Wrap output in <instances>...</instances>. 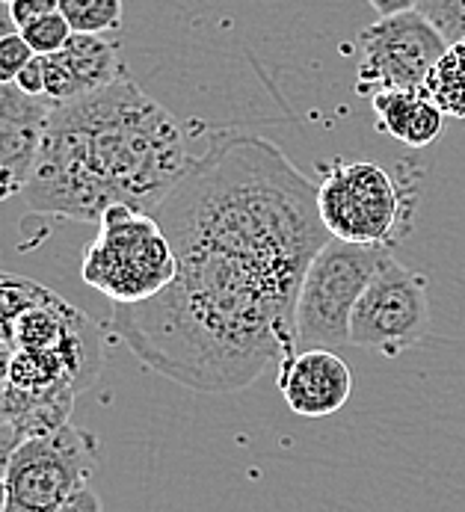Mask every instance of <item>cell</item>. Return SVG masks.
I'll return each instance as SVG.
<instances>
[{
	"instance_id": "603a6c76",
	"label": "cell",
	"mask_w": 465,
	"mask_h": 512,
	"mask_svg": "<svg viewBox=\"0 0 465 512\" xmlns=\"http://www.w3.org/2000/svg\"><path fill=\"white\" fill-rule=\"evenodd\" d=\"M371 9L380 15V18H391V15H403V12H412L418 6V0H368Z\"/></svg>"
},
{
	"instance_id": "6da1fadb",
	"label": "cell",
	"mask_w": 465,
	"mask_h": 512,
	"mask_svg": "<svg viewBox=\"0 0 465 512\" xmlns=\"http://www.w3.org/2000/svg\"><path fill=\"white\" fill-rule=\"evenodd\" d=\"M152 217L175 279L107 320L140 365L199 394H232L300 350L297 293L332 237L317 187L282 148L261 134L214 137Z\"/></svg>"
},
{
	"instance_id": "52a82bcc",
	"label": "cell",
	"mask_w": 465,
	"mask_h": 512,
	"mask_svg": "<svg viewBox=\"0 0 465 512\" xmlns=\"http://www.w3.org/2000/svg\"><path fill=\"white\" fill-rule=\"evenodd\" d=\"M388 252L391 249L329 240L311 258L294 308L300 350H329L350 344V317L356 311V302Z\"/></svg>"
},
{
	"instance_id": "e0dca14e",
	"label": "cell",
	"mask_w": 465,
	"mask_h": 512,
	"mask_svg": "<svg viewBox=\"0 0 465 512\" xmlns=\"http://www.w3.org/2000/svg\"><path fill=\"white\" fill-rule=\"evenodd\" d=\"M448 45L465 42V0H418L415 6Z\"/></svg>"
},
{
	"instance_id": "4fadbf2b",
	"label": "cell",
	"mask_w": 465,
	"mask_h": 512,
	"mask_svg": "<svg viewBox=\"0 0 465 512\" xmlns=\"http://www.w3.org/2000/svg\"><path fill=\"white\" fill-rule=\"evenodd\" d=\"M377 128L409 148L433 146L442 137L445 113L421 89H383L371 98Z\"/></svg>"
},
{
	"instance_id": "8fae6325",
	"label": "cell",
	"mask_w": 465,
	"mask_h": 512,
	"mask_svg": "<svg viewBox=\"0 0 465 512\" xmlns=\"http://www.w3.org/2000/svg\"><path fill=\"white\" fill-rule=\"evenodd\" d=\"M125 74L119 45L104 36L72 33L69 45L45 57V98L51 104H66L83 95L101 92Z\"/></svg>"
},
{
	"instance_id": "9a60e30c",
	"label": "cell",
	"mask_w": 465,
	"mask_h": 512,
	"mask_svg": "<svg viewBox=\"0 0 465 512\" xmlns=\"http://www.w3.org/2000/svg\"><path fill=\"white\" fill-rule=\"evenodd\" d=\"M60 15L72 33L104 36L122 27V0H60Z\"/></svg>"
},
{
	"instance_id": "5b68a950",
	"label": "cell",
	"mask_w": 465,
	"mask_h": 512,
	"mask_svg": "<svg viewBox=\"0 0 465 512\" xmlns=\"http://www.w3.org/2000/svg\"><path fill=\"white\" fill-rule=\"evenodd\" d=\"M80 258V279L113 305L155 299L175 279V252L160 222L128 205H113Z\"/></svg>"
},
{
	"instance_id": "cb8c5ba5",
	"label": "cell",
	"mask_w": 465,
	"mask_h": 512,
	"mask_svg": "<svg viewBox=\"0 0 465 512\" xmlns=\"http://www.w3.org/2000/svg\"><path fill=\"white\" fill-rule=\"evenodd\" d=\"M12 33H18V27H15V21H12L9 3L0 0V39H6V36H12Z\"/></svg>"
},
{
	"instance_id": "ba28073f",
	"label": "cell",
	"mask_w": 465,
	"mask_h": 512,
	"mask_svg": "<svg viewBox=\"0 0 465 512\" xmlns=\"http://www.w3.org/2000/svg\"><path fill=\"white\" fill-rule=\"evenodd\" d=\"M427 332V276L403 267L388 252L356 302V311L350 317V344L394 359L403 350L421 344Z\"/></svg>"
},
{
	"instance_id": "7402d4cb",
	"label": "cell",
	"mask_w": 465,
	"mask_h": 512,
	"mask_svg": "<svg viewBox=\"0 0 465 512\" xmlns=\"http://www.w3.org/2000/svg\"><path fill=\"white\" fill-rule=\"evenodd\" d=\"M60 512H104V507H101V498L86 486V489L78 492L69 504H63Z\"/></svg>"
},
{
	"instance_id": "277c9868",
	"label": "cell",
	"mask_w": 465,
	"mask_h": 512,
	"mask_svg": "<svg viewBox=\"0 0 465 512\" xmlns=\"http://www.w3.org/2000/svg\"><path fill=\"white\" fill-rule=\"evenodd\" d=\"M317 169V217L332 240L394 249L412 231L415 178L371 160H332Z\"/></svg>"
},
{
	"instance_id": "3957f363",
	"label": "cell",
	"mask_w": 465,
	"mask_h": 512,
	"mask_svg": "<svg viewBox=\"0 0 465 512\" xmlns=\"http://www.w3.org/2000/svg\"><path fill=\"white\" fill-rule=\"evenodd\" d=\"M0 341L12 353L9 439L69 424L75 397L98 379L104 362L95 320L57 291L0 270Z\"/></svg>"
},
{
	"instance_id": "7c38bea8",
	"label": "cell",
	"mask_w": 465,
	"mask_h": 512,
	"mask_svg": "<svg viewBox=\"0 0 465 512\" xmlns=\"http://www.w3.org/2000/svg\"><path fill=\"white\" fill-rule=\"evenodd\" d=\"M51 101L24 95L15 83H0V169L30 178L36 151L48 125Z\"/></svg>"
},
{
	"instance_id": "2e32d148",
	"label": "cell",
	"mask_w": 465,
	"mask_h": 512,
	"mask_svg": "<svg viewBox=\"0 0 465 512\" xmlns=\"http://www.w3.org/2000/svg\"><path fill=\"white\" fill-rule=\"evenodd\" d=\"M18 33L24 36V42L30 45V51H33L36 57H54V54H60V51L69 45V39H72V27H69V21H66L60 12H51V15H45V18H36L33 24L21 27Z\"/></svg>"
},
{
	"instance_id": "d4e9b609",
	"label": "cell",
	"mask_w": 465,
	"mask_h": 512,
	"mask_svg": "<svg viewBox=\"0 0 465 512\" xmlns=\"http://www.w3.org/2000/svg\"><path fill=\"white\" fill-rule=\"evenodd\" d=\"M6 501H9V492H6V480H3V471H0V512H6Z\"/></svg>"
},
{
	"instance_id": "7a4b0ae2",
	"label": "cell",
	"mask_w": 465,
	"mask_h": 512,
	"mask_svg": "<svg viewBox=\"0 0 465 512\" xmlns=\"http://www.w3.org/2000/svg\"><path fill=\"white\" fill-rule=\"evenodd\" d=\"M193 157L184 125L125 72L101 92L51 104L21 196L45 220L98 222L113 205L152 214Z\"/></svg>"
},
{
	"instance_id": "8992f818",
	"label": "cell",
	"mask_w": 465,
	"mask_h": 512,
	"mask_svg": "<svg viewBox=\"0 0 465 512\" xmlns=\"http://www.w3.org/2000/svg\"><path fill=\"white\" fill-rule=\"evenodd\" d=\"M98 439L72 421L60 430L9 439L0 447L6 512H60L98 471Z\"/></svg>"
},
{
	"instance_id": "ffe728a7",
	"label": "cell",
	"mask_w": 465,
	"mask_h": 512,
	"mask_svg": "<svg viewBox=\"0 0 465 512\" xmlns=\"http://www.w3.org/2000/svg\"><path fill=\"white\" fill-rule=\"evenodd\" d=\"M9 365H12V353H9V347L0 341V427H9L12 418H15V400H12Z\"/></svg>"
},
{
	"instance_id": "484cf974",
	"label": "cell",
	"mask_w": 465,
	"mask_h": 512,
	"mask_svg": "<svg viewBox=\"0 0 465 512\" xmlns=\"http://www.w3.org/2000/svg\"><path fill=\"white\" fill-rule=\"evenodd\" d=\"M3 3H12V0H3Z\"/></svg>"
},
{
	"instance_id": "d6986e66",
	"label": "cell",
	"mask_w": 465,
	"mask_h": 512,
	"mask_svg": "<svg viewBox=\"0 0 465 512\" xmlns=\"http://www.w3.org/2000/svg\"><path fill=\"white\" fill-rule=\"evenodd\" d=\"M9 12H12V21L15 27H27L33 24L36 18H45L51 12H60V0H12L9 3Z\"/></svg>"
},
{
	"instance_id": "ac0fdd59",
	"label": "cell",
	"mask_w": 465,
	"mask_h": 512,
	"mask_svg": "<svg viewBox=\"0 0 465 512\" xmlns=\"http://www.w3.org/2000/svg\"><path fill=\"white\" fill-rule=\"evenodd\" d=\"M33 57L36 54L30 51V45L24 42L21 33H12V36L0 39V83H15L18 74L24 72V66Z\"/></svg>"
},
{
	"instance_id": "30bf717a",
	"label": "cell",
	"mask_w": 465,
	"mask_h": 512,
	"mask_svg": "<svg viewBox=\"0 0 465 512\" xmlns=\"http://www.w3.org/2000/svg\"><path fill=\"white\" fill-rule=\"evenodd\" d=\"M276 385L294 415L320 421L344 409L350 400L353 370L335 350L303 347L279 362Z\"/></svg>"
},
{
	"instance_id": "44dd1931",
	"label": "cell",
	"mask_w": 465,
	"mask_h": 512,
	"mask_svg": "<svg viewBox=\"0 0 465 512\" xmlns=\"http://www.w3.org/2000/svg\"><path fill=\"white\" fill-rule=\"evenodd\" d=\"M15 86L24 92V95H33V98H45V57H33L24 72L18 74Z\"/></svg>"
},
{
	"instance_id": "5bb4252c",
	"label": "cell",
	"mask_w": 465,
	"mask_h": 512,
	"mask_svg": "<svg viewBox=\"0 0 465 512\" xmlns=\"http://www.w3.org/2000/svg\"><path fill=\"white\" fill-rule=\"evenodd\" d=\"M424 92L445 116L465 119V42H454L445 48L433 72L427 74Z\"/></svg>"
},
{
	"instance_id": "9c48e42d",
	"label": "cell",
	"mask_w": 465,
	"mask_h": 512,
	"mask_svg": "<svg viewBox=\"0 0 465 512\" xmlns=\"http://www.w3.org/2000/svg\"><path fill=\"white\" fill-rule=\"evenodd\" d=\"M362 60H359V89H421L427 74L445 54L448 42L442 33L418 12H403L377 18L362 30Z\"/></svg>"
}]
</instances>
